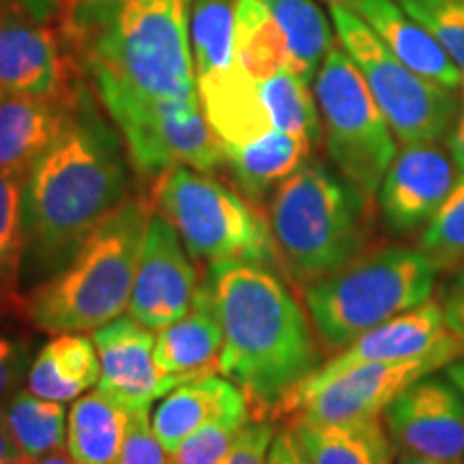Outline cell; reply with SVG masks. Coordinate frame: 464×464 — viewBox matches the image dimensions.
Wrapping results in <instances>:
<instances>
[{
  "label": "cell",
  "mask_w": 464,
  "mask_h": 464,
  "mask_svg": "<svg viewBox=\"0 0 464 464\" xmlns=\"http://www.w3.org/2000/svg\"><path fill=\"white\" fill-rule=\"evenodd\" d=\"M130 174L116 131L91 95L24 183V263L48 280L130 198Z\"/></svg>",
  "instance_id": "obj_1"
},
{
  "label": "cell",
  "mask_w": 464,
  "mask_h": 464,
  "mask_svg": "<svg viewBox=\"0 0 464 464\" xmlns=\"http://www.w3.org/2000/svg\"><path fill=\"white\" fill-rule=\"evenodd\" d=\"M56 17L100 97H198L188 0H63Z\"/></svg>",
  "instance_id": "obj_2"
},
{
  "label": "cell",
  "mask_w": 464,
  "mask_h": 464,
  "mask_svg": "<svg viewBox=\"0 0 464 464\" xmlns=\"http://www.w3.org/2000/svg\"><path fill=\"white\" fill-rule=\"evenodd\" d=\"M207 280L224 334L219 372L246 393L252 420L277 417L284 400L321 368L307 316L269 265H216Z\"/></svg>",
  "instance_id": "obj_3"
},
{
  "label": "cell",
  "mask_w": 464,
  "mask_h": 464,
  "mask_svg": "<svg viewBox=\"0 0 464 464\" xmlns=\"http://www.w3.org/2000/svg\"><path fill=\"white\" fill-rule=\"evenodd\" d=\"M150 216L153 205L127 198L63 269L39 282L24 299L34 327L52 335L95 332L130 310Z\"/></svg>",
  "instance_id": "obj_4"
},
{
  "label": "cell",
  "mask_w": 464,
  "mask_h": 464,
  "mask_svg": "<svg viewBox=\"0 0 464 464\" xmlns=\"http://www.w3.org/2000/svg\"><path fill=\"white\" fill-rule=\"evenodd\" d=\"M266 219L277 260L304 288L363 256L372 239L368 196L314 161L277 185Z\"/></svg>",
  "instance_id": "obj_5"
},
{
  "label": "cell",
  "mask_w": 464,
  "mask_h": 464,
  "mask_svg": "<svg viewBox=\"0 0 464 464\" xmlns=\"http://www.w3.org/2000/svg\"><path fill=\"white\" fill-rule=\"evenodd\" d=\"M434 269L421 249L365 252L304 290L305 307L327 348H344L370 329L430 301Z\"/></svg>",
  "instance_id": "obj_6"
},
{
  "label": "cell",
  "mask_w": 464,
  "mask_h": 464,
  "mask_svg": "<svg viewBox=\"0 0 464 464\" xmlns=\"http://www.w3.org/2000/svg\"><path fill=\"white\" fill-rule=\"evenodd\" d=\"M150 205L179 232L185 249L207 266L258 263L276 266L269 219L241 191L188 166L155 179Z\"/></svg>",
  "instance_id": "obj_7"
},
{
  "label": "cell",
  "mask_w": 464,
  "mask_h": 464,
  "mask_svg": "<svg viewBox=\"0 0 464 464\" xmlns=\"http://www.w3.org/2000/svg\"><path fill=\"white\" fill-rule=\"evenodd\" d=\"M314 97L329 158L346 181L372 198L396 160L398 144L363 75L342 45L334 44L318 69Z\"/></svg>",
  "instance_id": "obj_8"
},
{
  "label": "cell",
  "mask_w": 464,
  "mask_h": 464,
  "mask_svg": "<svg viewBox=\"0 0 464 464\" xmlns=\"http://www.w3.org/2000/svg\"><path fill=\"white\" fill-rule=\"evenodd\" d=\"M329 17L340 45L363 75L376 106L385 114L402 147L440 142L450 136L460 108L454 91L443 89L402 65L353 9L329 5Z\"/></svg>",
  "instance_id": "obj_9"
},
{
  "label": "cell",
  "mask_w": 464,
  "mask_h": 464,
  "mask_svg": "<svg viewBox=\"0 0 464 464\" xmlns=\"http://www.w3.org/2000/svg\"><path fill=\"white\" fill-rule=\"evenodd\" d=\"M100 100L123 138L127 158L142 177L158 179L174 166L200 172L224 166V144L208 125L198 97L155 102L103 95Z\"/></svg>",
  "instance_id": "obj_10"
},
{
  "label": "cell",
  "mask_w": 464,
  "mask_h": 464,
  "mask_svg": "<svg viewBox=\"0 0 464 464\" xmlns=\"http://www.w3.org/2000/svg\"><path fill=\"white\" fill-rule=\"evenodd\" d=\"M464 355L460 340L428 353V355L404 359V362L365 363L359 368L335 376L314 392L305 393L288 406L286 415H297L295 420L314 423H338L353 420L381 417L385 409L404 390L423 376H430L439 368Z\"/></svg>",
  "instance_id": "obj_11"
},
{
  "label": "cell",
  "mask_w": 464,
  "mask_h": 464,
  "mask_svg": "<svg viewBox=\"0 0 464 464\" xmlns=\"http://www.w3.org/2000/svg\"><path fill=\"white\" fill-rule=\"evenodd\" d=\"M82 91L80 65L58 28L22 5L0 15V95L69 100Z\"/></svg>",
  "instance_id": "obj_12"
},
{
  "label": "cell",
  "mask_w": 464,
  "mask_h": 464,
  "mask_svg": "<svg viewBox=\"0 0 464 464\" xmlns=\"http://www.w3.org/2000/svg\"><path fill=\"white\" fill-rule=\"evenodd\" d=\"M400 454L464 464V396L451 382L423 376L382 413Z\"/></svg>",
  "instance_id": "obj_13"
},
{
  "label": "cell",
  "mask_w": 464,
  "mask_h": 464,
  "mask_svg": "<svg viewBox=\"0 0 464 464\" xmlns=\"http://www.w3.org/2000/svg\"><path fill=\"white\" fill-rule=\"evenodd\" d=\"M198 288V271L181 237L153 211L131 288V318L150 332H160L188 314Z\"/></svg>",
  "instance_id": "obj_14"
},
{
  "label": "cell",
  "mask_w": 464,
  "mask_h": 464,
  "mask_svg": "<svg viewBox=\"0 0 464 464\" xmlns=\"http://www.w3.org/2000/svg\"><path fill=\"white\" fill-rule=\"evenodd\" d=\"M458 168L439 142L406 144L379 188V207L393 235H411L430 224L454 191Z\"/></svg>",
  "instance_id": "obj_15"
},
{
  "label": "cell",
  "mask_w": 464,
  "mask_h": 464,
  "mask_svg": "<svg viewBox=\"0 0 464 464\" xmlns=\"http://www.w3.org/2000/svg\"><path fill=\"white\" fill-rule=\"evenodd\" d=\"M458 340L445 324L443 310L437 301H426L415 310L404 312L392 321L370 329L351 344L344 346V351L327 363H323L310 379H305L290 396L284 400L277 417L286 415L288 406L295 400L314 392L316 387L324 385L335 376L348 372V370L359 368L365 363H387V362H404V359H415L437 348L450 344Z\"/></svg>",
  "instance_id": "obj_16"
},
{
  "label": "cell",
  "mask_w": 464,
  "mask_h": 464,
  "mask_svg": "<svg viewBox=\"0 0 464 464\" xmlns=\"http://www.w3.org/2000/svg\"><path fill=\"white\" fill-rule=\"evenodd\" d=\"M102 374L97 390L127 411L150 409L170 387L155 363V338L136 318H116L92 334Z\"/></svg>",
  "instance_id": "obj_17"
},
{
  "label": "cell",
  "mask_w": 464,
  "mask_h": 464,
  "mask_svg": "<svg viewBox=\"0 0 464 464\" xmlns=\"http://www.w3.org/2000/svg\"><path fill=\"white\" fill-rule=\"evenodd\" d=\"M222 348L224 334L216 295L211 282L205 280L188 314L160 329L155 363L172 392L185 382L216 376L222 370Z\"/></svg>",
  "instance_id": "obj_18"
},
{
  "label": "cell",
  "mask_w": 464,
  "mask_h": 464,
  "mask_svg": "<svg viewBox=\"0 0 464 464\" xmlns=\"http://www.w3.org/2000/svg\"><path fill=\"white\" fill-rule=\"evenodd\" d=\"M86 89L69 100L0 95V172L28 177L72 123Z\"/></svg>",
  "instance_id": "obj_19"
},
{
  "label": "cell",
  "mask_w": 464,
  "mask_h": 464,
  "mask_svg": "<svg viewBox=\"0 0 464 464\" xmlns=\"http://www.w3.org/2000/svg\"><path fill=\"white\" fill-rule=\"evenodd\" d=\"M353 11L411 72L448 91L464 89L462 73L451 63L448 52L396 0H357Z\"/></svg>",
  "instance_id": "obj_20"
},
{
  "label": "cell",
  "mask_w": 464,
  "mask_h": 464,
  "mask_svg": "<svg viewBox=\"0 0 464 464\" xmlns=\"http://www.w3.org/2000/svg\"><path fill=\"white\" fill-rule=\"evenodd\" d=\"M200 108L222 144H247L274 130L260 80L239 63L230 69L196 78Z\"/></svg>",
  "instance_id": "obj_21"
},
{
  "label": "cell",
  "mask_w": 464,
  "mask_h": 464,
  "mask_svg": "<svg viewBox=\"0 0 464 464\" xmlns=\"http://www.w3.org/2000/svg\"><path fill=\"white\" fill-rule=\"evenodd\" d=\"M312 147L314 142L310 138L271 130L241 147L224 144V166L228 168L237 189L252 205H258L271 189L305 164Z\"/></svg>",
  "instance_id": "obj_22"
},
{
  "label": "cell",
  "mask_w": 464,
  "mask_h": 464,
  "mask_svg": "<svg viewBox=\"0 0 464 464\" xmlns=\"http://www.w3.org/2000/svg\"><path fill=\"white\" fill-rule=\"evenodd\" d=\"M290 430L310 464H393L396 458L381 417L338 423L293 420Z\"/></svg>",
  "instance_id": "obj_23"
},
{
  "label": "cell",
  "mask_w": 464,
  "mask_h": 464,
  "mask_svg": "<svg viewBox=\"0 0 464 464\" xmlns=\"http://www.w3.org/2000/svg\"><path fill=\"white\" fill-rule=\"evenodd\" d=\"M246 409H249V402L241 387L216 374L185 382L168 392L150 415V423L164 448L172 454L191 432L198 430L207 421Z\"/></svg>",
  "instance_id": "obj_24"
},
{
  "label": "cell",
  "mask_w": 464,
  "mask_h": 464,
  "mask_svg": "<svg viewBox=\"0 0 464 464\" xmlns=\"http://www.w3.org/2000/svg\"><path fill=\"white\" fill-rule=\"evenodd\" d=\"M100 374L102 363L92 338L82 334H61L31 362L26 390L39 398L65 404L95 387Z\"/></svg>",
  "instance_id": "obj_25"
},
{
  "label": "cell",
  "mask_w": 464,
  "mask_h": 464,
  "mask_svg": "<svg viewBox=\"0 0 464 464\" xmlns=\"http://www.w3.org/2000/svg\"><path fill=\"white\" fill-rule=\"evenodd\" d=\"M130 413L100 390L84 393L69 409L65 451L78 464H116Z\"/></svg>",
  "instance_id": "obj_26"
},
{
  "label": "cell",
  "mask_w": 464,
  "mask_h": 464,
  "mask_svg": "<svg viewBox=\"0 0 464 464\" xmlns=\"http://www.w3.org/2000/svg\"><path fill=\"white\" fill-rule=\"evenodd\" d=\"M288 44V69L312 84L318 69L334 48L329 17L314 0H265Z\"/></svg>",
  "instance_id": "obj_27"
},
{
  "label": "cell",
  "mask_w": 464,
  "mask_h": 464,
  "mask_svg": "<svg viewBox=\"0 0 464 464\" xmlns=\"http://www.w3.org/2000/svg\"><path fill=\"white\" fill-rule=\"evenodd\" d=\"M0 417L24 458H44L65 450L69 413L63 402L17 390L0 404Z\"/></svg>",
  "instance_id": "obj_28"
},
{
  "label": "cell",
  "mask_w": 464,
  "mask_h": 464,
  "mask_svg": "<svg viewBox=\"0 0 464 464\" xmlns=\"http://www.w3.org/2000/svg\"><path fill=\"white\" fill-rule=\"evenodd\" d=\"M237 63L256 80L288 67V44L265 0H237Z\"/></svg>",
  "instance_id": "obj_29"
},
{
  "label": "cell",
  "mask_w": 464,
  "mask_h": 464,
  "mask_svg": "<svg viewBox=\"0 0 464 464\" xmlns=\"http://www.w3.org/2000/svg\"><path fill=\"white\" fill-rule=\"evenodd\" d=\"M235 20L237 0H188L196 78L235 65Z\"/></svg>",
  "instance_id": "obj_30"
},
{
  "label": "cell",
  "mask_w": 464,
  "mask_h": 464,
  "mask_svg": "<svg viewBox=\"0 0 464 464\" xmlns=\"http://www.w3.org/2000/svg\"><path fill=\"white\" fill-rule=\"evenodd\" d=\"M24 183L26 177L0 172V305L24 304L20 274L24 265Z\"/></svg>",
  "instance_id": "obj_31"
},
{
  "label": "cell",
  "mask_w": 464,
  "mask_h": 464,
  "mask_svg": "<svg viewBox=\"0 0 464 464\" xmlns=\"http://www.w3.org/2000/svg\"><path fill=\"white\" fill-rule=\"evenodd\" d=\"M260 92L274 130L305 136L314 144L318 142L323 133L321 114H318L316 97L312 95L305 80L284 67L271 78L260 80Z\"/></svg>",
  "instance_id": "obj_32"
},
{
  "label": "cell",
  "mask_w": 464,
  "mask_h": 464,
  "mask_svg": "<svg viewBox=\"0 0 464 464\" xmlns=\"http://www.w3.org/2000/svg\"><path fill=\"white\" fill-rule=\"evenodd\" d=\"M420 249L439 271L464 269V177L420 237Z\"/></svg>",
  "instance_id": "obj_33"
},
{
  "label": "cell",
  "mask_w": 464,
  "mask_h": 464,
  "mask_svg": "<svg viewBox=\"0 0 464 464\" xmlns=\"http://www.w3.org/2000/svg\"><path fill=\"white\" fill-rule=\"evenodd\" d=\"M396 3L430 31L464 80V0H396Z\"/></svg>",
  "instance_id": "obj_34"
},
{
  "label": "cell",
  "mask_w": 464,
  "mask_h": 464,
  "mask_svg": "<svg viewBox=\"0 0 464 464\" xmlns=\"http://www.w3.org/2000/svg\"><path fill=\"white\" fill-rule=\"evenodd\" d=\"M249 420L252 411L246 409L207 421L172 451V464H222L232 440Z\"/></svg>",
  "instance_id": "obj_35"
},
{
  "label": "cell",
  "mask_w": 464,
  "mask_h": 464,
  "mask_svg": "<svg viewBox=\"0 0 464 464\" xmlns=\"http://www.w3.org/2000/svg\"><path fill=\"white\" fill-rule=\"evenodd\" d=\"M116 464H172V454L153 430L150 409H138L130 413L123 448Z\"/></svg>",
  "instance_id": "obj_36"
},
{
  "label": "cell",
  "mask_w": 464,
  "mask_h": 464,
  "mask_svg": "<svg viewBox=\"0 0 464 464\" xmlns=\"http://www.w3.org/2000/svg\"><path fill=\"white\" fill-rule=\"evenodd\" d=\"M276 434L271 420H249L232 440L222 464H266Z\"/></svg>",
  "instance_id": "obj_37"
},
{
  "label": "cell",
  "mask_w": 464,
  "mask_h": 464,
  "mask_svg": "<svg viewBox=\"0 0 464 464\" xmlns=\"http://www.w3.org/2000/svg\"><path fill=\"white\" fill-rule=\"evenodd\" d=\"M28 348L24 342L0 334V404L20 390L28 374Z\"/></svg>",
  "instance_id": "obj_38"
},
{
  "label": "cell",
  "mask_w": 464,
  "mask_h": 464,
  "mask_svg": "<svg viewBox=\"0 0 464 464\" xmlns=\"http://www.w3.org/2000/svg\"><path fill=\"white\" fill-rule=\"evenodd\" d=\"M440 310H443L448 329L464 346V269L456 271L448 286L443 288Z\"/></svg>",
  "instance_id": "obj_39"
},
{
  "label": "cell",
  "mask_w": 464,
  "mask_h": 464,
  "mask_svg": "<svg viewBox=\"0 0 464 464\" xmlns=\"http://www.w3.org/2000/svg\"><path fill=\"white\" fill-rule=\"evenodd\" d=\"M266 464H310V460L299 450L293 430L286 428V430H280L276 434L274 445H271L269 451V462Z\"/></svg>",
  "instance_id": "obj_40"
},
{
  "label": "cell",
  "mask_w": 464,
  "mask_h": 464,
  "mask_svg": "<svg viewBox=\"0 0 464 464\" xmlns=\"http://www.w3.org/2000/svg\"><path fill=\"white\" fill-rule=\"evenodd\" d=\"M450 153L451 158H454L458 174L464 177V95H462L460 108H458L456 121L450 131Z\"/></svg>",
  "instance_id": "obj_41"
},
{
  "label": "cell",
  "mask_w": 464,
  "mask_h": 464,
  "mask_svg": "<svg viewBox=\"0 0 464 464\" xmlns=\"http://www.w3.org/2000/svg\"><path fill=\"white\" fill-rule=\"evenodd\" d=\"M26 14H31L39 22H52L61 11L63 0H17Z\"/></svg>",
  "instance_id": "obj_42"
},
{
  "label": "cell",
  "mask_w": 464,
  "mask_h": 464,
  "mask_svg": "<svg viewBox=\"0 0 464 464\" xmlns=\"http://www.w3.org/2000/svg\"><path fill=\"white\" fill-rule=\"evenodd\" d=\"M26 458L17 450V445L11 439V434L5 426L3 417H0V464H22Z\"/></svg>",
  "instance_id": "obj_43"
},
{
  "label": "cell",
  "mask_w": 464,
  "mask_h": 464,
  "mask_svg": "<svg viewBox=\"0 0 464 464\" xmlns=\"http://www.w3.org/2000/svg\"><path fill=\"white\" fill-rule=\"evenodd\" d=\"M445 368H448V381L464 396V359L458 357Z\"/></svg>",
  "instance_id": "obj_44"
},
{
  "label": "cell",
  "mask_w": 464,
  "mask_h": 464,
  "mask_svg": "<svg viewBox=\"0 0 464 464\" xmlns=\"http://www.w3.org/2000/svg\"><path fill=\"white\" fill-rule=\"evenodd\" d=\"M22 464H78L73 460L69 454H63V451H58V454H50V456H44V458H26Z\"/></svg>",
  "instance_id": "obj_45"
},
{
  "label": "cell",
  "mask_w": 464,
  "mask_h": 464,
  "mask_svg": "<svg viewBox=\"0 0 464 464\" xmlns=\"http://www.w3.org/2000/svg\"><path fill=\"white\" fill-rule=\"evenodd\" d=\"M396 464H448V462H437V460H428V458L421 456H413V454H400Z\"/></svg>",
  "instance_id": "obj_46"
},
{
  "label": "cell",
  "mask_w": 464,
  "mask_h": 464,
  "mask_svg": "<svg viewBox=\"0 0 464 464\" xmlns=\"http://www.w3.org/2000/svg\"><path fill=\"white\" fill-rule=\"evenodd\" d=\"M15 5H20V3H17V0H0V15L7 14V11L14 9Z\"/></svg>",
  "instance_id": "obj_47"
},
{
  "label": "cell",
  "mask_w": 464,
  "mask_h": 464,
  "mask_svg": "<svg viewBox=\"0 0 464 464\" xmlns=\"http://www.w3.org/2000/svg\"><path fill=\"white\" fill-rule=\"evenodd\" d=\"M329 5H342V7H348V9H353L357 5V0H327Z\"/></svg>",
  "instance_id": "obj_48"
}]
</instances>
